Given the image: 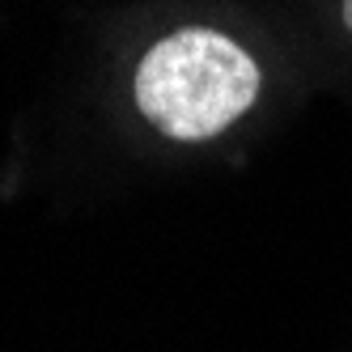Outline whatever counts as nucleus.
<instances>
[{
  "mask_svg": "<svg viewBox=\"0 0 352 352\" xmlns=\"http://www.w3.org/2000/svg\"><path fill=\"white\" fill-rule=\"evenodd\" d=\"M259 64L208 26L174 30L136 68V107L170 140H212L259 98Z\"/></svg>",
  "mask_w": 352,
  "mask_h": 352,
  "instance_id": "obj_1",
  "label": "nucleus"
},
{
  "mask_svg": "<svg viewBox=\"0 0 352 352\" xmlns=\"http://www.w3.org/2000/svg\"><path fill=\"white\" fill-rule=\"evenodd\" d=\"M344 26L352 30V0H344Z\"/></svg>",
  "mask_w": 352,
  "mask_h": 352,
  "instance_id": "obj_2",
  "label": "nucleus"
}]
</instances>
